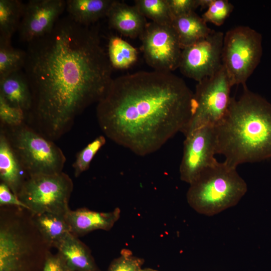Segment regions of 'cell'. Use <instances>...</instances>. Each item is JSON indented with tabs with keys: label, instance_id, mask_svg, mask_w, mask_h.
<instances>
[{
	"label": "cell",
	"instance_id": "1",
	"mask_svg": "<svg viewBox=\"0 0 271 271\" xmlns=\"http://www.w3.org/2000/svg\"><path fill=\"white\" fill-rule=\"evenodd\" d=\"M24 72L33 96L31 111L53 136L104 96L112 67L98 32L68 15L28 44Z\"/></svg>",
	"mask_w": 271,
	"mask_h": 271
},
{
	"label": "cell",
	"instance_id": "2",
	"mask_svg": "<svg viewBox=\"0 0 271 271\" xmlns=\"http://www.w3.org/2000/svg\"><path fill=\"white\" fill-rule=\"evenodd\" d=\"M193 109V93L172 72L142 71L113 79L96 113L104 133L145 156L183 132Z\"/></svg>",
	"mask_w": 271,
	"mask_h": 271
},
{
	"label": "cell",
	"instance_id": "3",
	"mask_svg": "<svg viewBox=\"0 0 271 271\" xmlns=\"http://www.w3.org/2000/svg\"><path fill=\"white\" fill-rule=\"evenodd\" d=\"M243 87L242 95L231 98L226 115L214 126L217 154L235 168L271 159V103Z\"/></svg>",
	"mask_w": 271,
	"mask_h": 271
},
{
	"label": "cell",
	"instance_id": "4",
	"mask_svg": "<svg viewBox=\"0 0 271 271\" xmlns=\"http://www.w3.org/2000/svg\"><path fill=\"white\" fill-rule=\"evenodd\" d=\"M190 185L187 200L197 213L214 216L237 204L247 186L236 168L217 162L204 170Z\"/></svg>",
	"mask_w": 271,
	"mask_h": 271
},
{
	"label": "cell",
	"instance_id": "5",
	"mask_svg": "<svg viewBox=\"0 0 271 271\" xmlns=\"http://www.w3.org/2000/svg\"><path fill=\"white\" fill-rule=\"evenodd\" d=\"M262 36L244 26L228 30L224 36L222 65L232 86L246 82L260 63Z\"/></svg>",
	"mask_w": 271,
	"mask_h": 271
},
{
	"label": "cell",
	"instance_id": "6",
	"mask_svg": "<svg viewBox=\"0 0 271 271\" xmlns=\"http://www.w3.org/2000/svg\"><path fill=\"white\" fill-rule=\"evenodd\" d=\"M232 87L223 65L214 75L198 82L192 114L182 132L184 136L203 126H215L223 119L230 104Z\"/></svg>",
	"mask_w": 271,
	"mask_h": 271
},
{
	"label": "cell",
	"instance_id": "7",
	"mask_svg": "<svg viewBox=\"0 0 271 271\" xmlns=\"http://www.w3.org/2000/svg\"><path fill=\"white\" fill-rule=\"evenodd\" d=\"M73 182L66 174H41L29 176L18 194L19 199L31 214L44 212L66 215Z\"/></svg>",
	"mask_w": 271,
	"mask_h": 271
},
{
	"label": "cell",
	"instance_id": "8",
	"mask_svg": "<svg viewBox=\"0 0 271 271\" xmlns=\"http://www.w3.org/2000/svg\"><path fill=\"white\" fill-rule=\"evenodd\" d=\"M14 150L29 176L62 172L66 158L55 144L27 127L13 135Z\"/></svg>",
	"mask_w": 271,
	"mask_h": 271
},
{
	"label": "cell",
	"instance_id": "9",
	"mask_svg": "<svg viewBox=\"0 0 271 271\" xmlns=\"http://www.w3.org/2000/svg\"><path fill=\"white\" fill-rule=\"evenodd\" d=\"M140 38L145 60L154 70L172 72L179 68L182 49L172 24L149 23Z\"/></svg>",
	"mask_w": 271,
	"mask_h": 271
},
{
	"label": "cell",
	"instance_id": "10",
	"mask_svg": "<svg viewBox=\"0 0 271 271\" xmlns=\"http://www.w3.org/2000/svg\"><path fill=\"white\" fill-rule=\"evenodd\" d=\"M224 34L214 31L206 38L182 49L179 69L197 82L211 76L222 66Z\"/></svg>",
	"mask_w": 271,
	"mask_h": 271
},
{
	"label": "cell",
	"instance_id": "11",
	"mask_svg": "<svg viewBox=\"0 0 271 271\" xmlns=\"http://www.w3.org/2000/svg\"><path fill=\"white\" fill-rule=\"evenodd\" d=\"M179 172L182 181L190 184L208 167L217 161L214 126H205L185 136Z\"/></svg>",
	"mask_w": 271,
	"mask_h": 271
},
{
	"label": "cell",
	"instance_id": "12",
	"mask_svg": "<svg viewBox=\"0 0 271 271\" xmlns=\"http://www.w3.org/2000/svg\"><path fill=\"white\" fill-rule=\"evenodd\" d=\"M31 237L18 219H4L0 224V271H25L34 252Z\"/></svg>",
	"mask_w": 271,
	"mask_h": 271
},
{
	"label": "cell",
	"instance_id": "13",
	"mask_svg": "<svg viewBox=\"0 0 271 271\" xmlns=\"http://www.w3.org/2000/svg\"><path fill=\"white\" fill-rule=\"evenodd\" d=\"M66 4L64 0H30L25 4L18 30L20 39L28 44L51 31Z\"/></svg>",
	"mask_w": 271,
	"mask_h": 271
},
{
	"label": "cell",
	"instance_id": "14",
	"mask_svg": "<svg viewBox=\"0 0 271 271\" xmlns=\"http://www.w3.org/2000/svg\"><path fill=\"white\" fill-rule=\"evenodd\" d=\"M120 215V210L103 212L81 208L70 210L66 214V219L72 234L78 237L96 230H109L112 228Z\"/></svg>",
	"mask_w": 271,
	"mask_h": 271
},
{
	"label": "cell",
	"instance_id": "15",
	"mask_svg": "<svg viewBox=\"0 0 271 271\" xmlns=\"http://www.w3.org/2000/svg\"><path fill=\"white\" fill-rule=\"evenodd\" d=\"M106 17L110 28L132 39L140 37L148 24L146 18L135 6L115 0Z\"/></svg>",
	"mask_w": 271,
	"mask_h": 271
},
{
	"label": "cell",
	"instance_id": "16",
	"mask_svg": "<svg viewBox=\"0 0 271 271\" xmlns=\"http://www.w3.org/2000/svg\"><path fill=\"white\" fill-rule=\"evenodd\" d=\"M55 248L64 259L69 271H100L89 249L71 233Z\"/></svg>",
	"mask_w": 271,
	"mask_h": 271
},
{
	"label": "cell",
	"instance_id": "17",
	"mask_svg": "<svg viewBox=\"0 0 271 271\" xmlns=\"http://www.w3.org/2000/svg\"><path fill=\"white\" fill-rule=\"evenodd\" d=\"M0 95L10 104L25 112L31 110L33 96L23 70L13 72L0 79Z\"/></svg>",
	"mask_w": 271,
	"mask_h": 271
},
{
	"label": "cell",
	"instance_id": "18",
	"mask_svg": "<svg viewBox=\"0 0 271 271\" xmlns=\"http://www.w3.org/2000/svg\"><path fill=\"white\" fill-rule=\"evenodd\" d=\"M24 168L6 137L0 136V178L2 182L7 185L18 196L24 182Z\"/></svg>",
	"mask_w": 271,
	"mask_h": 271
},
{
	"label": "cell",
	"instance_id": "19",
	"mask_svg": "<svg viewBox=\"0 0 271 271\" xmlns=\"http://www.w3.org/2000/svg\"><path fill=\"white\" fill-rule=\"evenodd\" d=\"M31 215L33 225L44 242L49 246L56 247L71 233L66 215L51 212Z\"/></svg>",
	"mask_w": 271,
	"mask_h": 271
},
{
	"label": "cell",
	"instance_id": "20",
	"mask_svg": "<svg viewBox=\"0 0 271 271\" xmlns=\"http://www.w3.org/2000/svg\"><path fill=\"white\" fill-rule=\"evenodd\" d=\"M172 26L182 49L206 38L214 31L195 12L174 18Z\"/></svg>",
	"mask_w": 271,
	"mask_h": 271
},
{
	"label": "cell",
	"instance_id": "21",
	"mask_svg": "<svg viewBox=\"0 0 271 271\" xmlns=\"http://www.w3.org/2000/svg\"><path fill=\"white\" fill-rule=\"evenodd\" d=\"M114 0H67L66 10L75 22L90 26L107 17Z\"/></svg>",
	"mask_w": 271,
	"mask_h": 271
},
{
	"label": "cell",
	"instance_id": "22",
	"mask_svg": "<svg viewBox=\"0 0 271 271\" xmlns=\"http://www.w3.org/2000/svg\"><path fill=\"white\" fill-rule=\"evenodd\" d=\"M25 4L19 0H0V39L11 42L18 31L24 13Z\"/></svg>",
	"mask_w": 271,
	"mask_h": 271
},
{
	"label": "cell",
	"instance_id": "23",
	"mask_svg": "<svg viewBox=\"0 0 271 271\" xmlns=\"http://www.w3.org/2000/svg\"><path fill=\"white\" fill-rule=\"evenodd\" d=\"M106 53L112 67L117 69H127L138 59L137 49L116 36L109 37Z\"/></svg>",
	"mask_w": 271,
	"mask_h": 271
},
{
	"label": "cell",
	"instance_id": "24",
	"mask_svg": "<svg viewBox=\"0 0 271 271\" xmlns=\"http://www.w3.org/2000/svg\"><path fill=\"white\" fill-rule=\"evenodd\" d=\"M26 57V51L14 48L11 42L0 39V79L23 70Z\"/></svg>",
	"mask_w": 271,
	"mask_h": 271
},
{
	"label": "cell",
	"instance_id": "25",
	"mask_svg": "<svg viewBox=\"0 0 271 271\" xmlns=\"http://www.w3.org/2000/svg\"><path fill=\"white\" fill-rule=\"evenodd\" d=\"M134 4L140 13L152 22L172 24L173 18L167 0H136Z\"/></svg>",
	"mask_w": 271,
	"mask_h": 271
},
{
	"label": "cell",
	"instance_id": "26",
	"mask_svg": "<svg viewBox=\"0 0 271 271\" xmlns=\"http://www.w3.org/2000/svg\"><path fill=\"white\" fill-rule=\"evenodd\" d=\"M105 142V138L103 136H100L88 144L78 154L76 160L73 164L75 177H78L89 168L94 157Z\"/></svg>",
	"mask_w": 271,
	"mask_h": 271
},
{
	"label": "cell",
	"instance_id": "27",
	"mask_svg": "<svg viewBox=\"0 0 271 271\" xmlns=\"http://www.w3.org/2000/svg\"><path fill=\"white\" fill-rule=\"evenodd\" d=\"M233 6L227 0H212L201 17L207 23L221 26L233 11Z\"/></svg>",
	"mask_w": 271,
	"mask_h": 271
},
{
	"label": "cell",
	"instance_id": "28",
	"mask_svg": "<svg viewBox=\"0 0 271 271\" xmlns=\"http://www.w3.org/2000/svg\"><path fill=\"white\" fill-rule=\"evenodd\" d=\"M143 258L134 255L128 249H123L119 256L113 259L106 271H140Z\"/></svg>",
	"mask_w": 271,
	"mask_h": 271
},
{
	"label": "cell",
	"instance_id": "29",
	"mask_svg": "<svg viewBox=\"0 0 271 271\" xmlns=\"http://www.w3.org/2000/svg\"><path fill=\"white\" fill-rule=\"evenodd\" d=\"M25 111L10 104L0 95V118L2 121L11 126H19L23 121Z\"/></svg>",
	"mask_w": 271,
	"mask_h": 271
},
{
	"label": "cell",
	"instance_id": "30",
	"mask_svg": "<svg viewBox=\"0 0 271 271\" xmlns=\"http://www.w3.org/2000/svg\"><path fill=\"white\" fill-rule=\"evenodd\" d=\"M173 18L195 12L198 0H167Z\"/></svg>",
	"mask_w": 271,
	"mask_h": 271
},
{
	"label": "cell",
	"instance_id": "31",
	"mask_svg": "<svg viewBox=\"0 0 271 271\" xmlns=\"http://www.w3.org/2000/svg\"><path fill=\"white\" fill-rule=\"evenodd\" d=\"M42 271H69L64 259L57 252L53 254L47 251Z\"/></svg>",
	"mask_w": 271,
	"mask_h": 271
},
{
	"label": "cell",
	"instance_id": "32",
	"mask_svg": "<svg viewBox=\"0 0 271 271\" xmlns=\"http://www.w3.org/2000/svg\"><path fill=\"white\" fill-rule=\"evenodd\" d=\"M0 205L14 206L28 210L27 207L19 199L9 188L3 183L0 184Z\"/></svg>",
	"mask_w": 271,
	"mask_h": 271
},
{
	"label": "cell",
	"instance_id": "33",
	"mask_svg": "<svg viewBox=\"0 0 271 271\" xmlns=\"http://www.w3.org/2000/svg\"><path fill=\"white\" fill-rule=\"evenodd\" d=\"M212 2V0H198L199 7L202 9H208Z\"/></svg>",
	"mask_w": 271,
	"mask_h": 271
},
{
	"label": "cell",
	"instance_id": "34",
	"mask_svg": "<svg viewBox=\"0 0 271 271\" xmlns=\"http://www.w3.org/2000/svg\"><path fill=\"white\" fill-rule=\"evenodd\" d=\"M140 271H158L157 270L151 268H142Z\"/></svg>",
	"mask_w": 271,
	"mask_h": 271
}]
</instances>
